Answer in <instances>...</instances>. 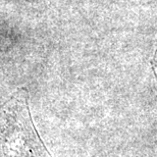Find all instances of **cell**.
<instances>
[{
    "mask_svg": "<svg viewBox=\"0 0 157 157\" xmlns=\"http://www.w3.org/2000/svg\"><path fill=\"white\" fill-rule=\"evenodd\" d=\"M0 145L5 157H52L34 125L25 88L15 91L0 109Z\"/></svg>",
    "mask_w": 157,
    "mask_h": 157,
    "instance_id": "6da1fadb",
    "label": "cell"
},
{
    "mask_svg": "<svg viewBox=\"0 0 157 157\" xmlns=\"http://www.w3.org/2000/svg\"><path fill=\"white\" fill-rule=\"evenodd\" d=\"M151 63H152L153 71H154V73H155V76L157 78V51L155 52V55H154V57H153V59H152Z\"/></svg>",
    "mask_w": 157,
    "mask_h": 157,
    "instance_id": "7a4b0ae2",
    "label": "cell"
}]
</instances>
